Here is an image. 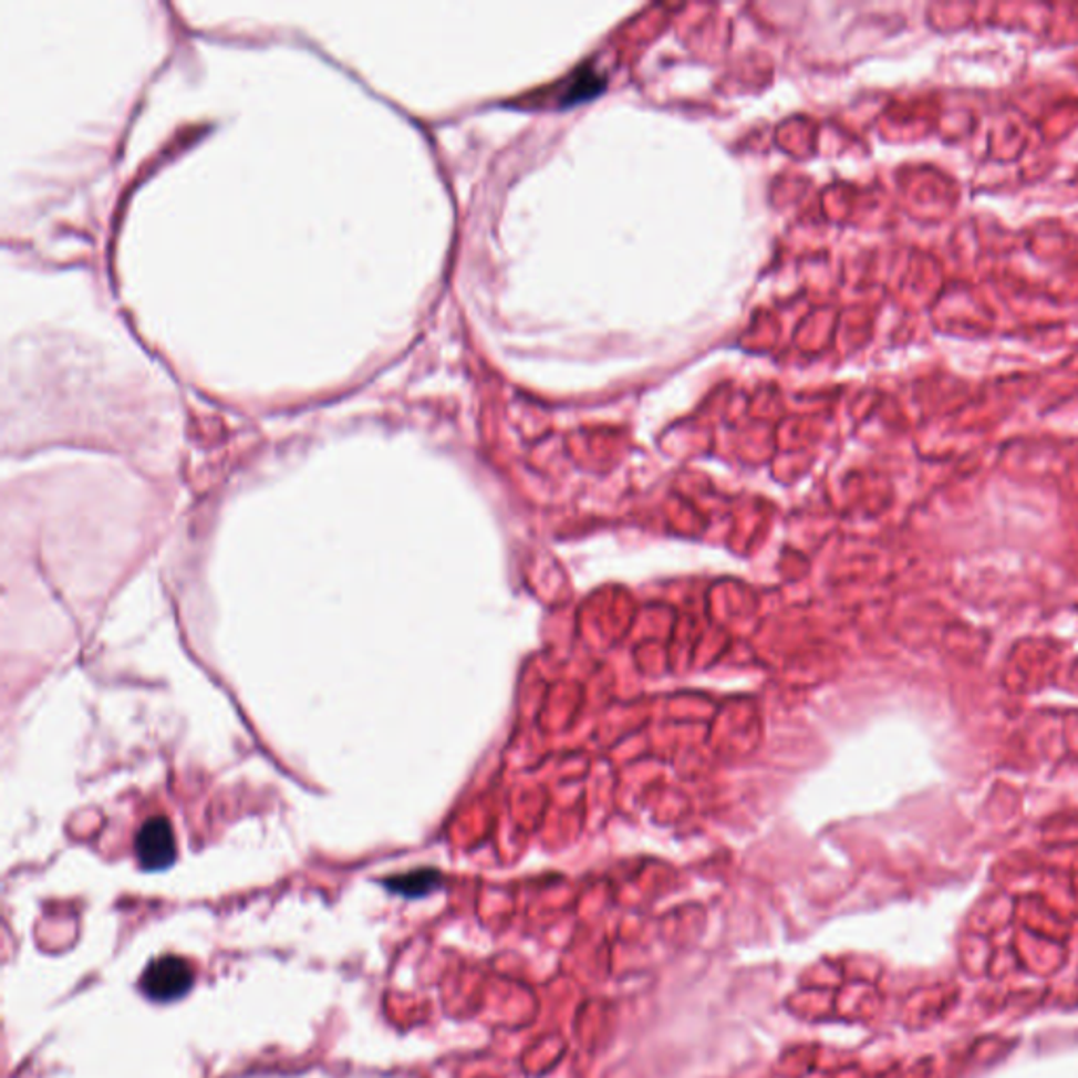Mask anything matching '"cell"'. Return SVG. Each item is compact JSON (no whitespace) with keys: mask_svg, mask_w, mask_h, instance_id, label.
I'll return each instance as SVG.
<instances>
[{"mask_svg":"<svg viewBox=\"0 0 1078 1078\" xmlns=\"http://www.w3.org/2000/svg\"><path fill=\"white\" fill-rule=\"evenodd\" d=\"M195 986V970L179 956H158L142 973L139 991L154 1003H173L184 998Z\"/></svg>","mask_w":1078,"mask_h":1078,"instance_id":"1","label":"cell"},{"mask_svg":"<svg viewBox=\"0 0 1078 1078\" xmlns=\"http://www.w3.org/2000/svg\"><path fill=\"white\" fill-rule=\"evenodd\" d=\"M137 862L148 872H160L173 865L177 858V842L172 823L165 818H151L135 837Z\"/></svg>","mask_w":1078,"mask_h":1078,"instance_id":"2","label":"cell"},{"mask_svg":"<svg viewBox=\"0 0 1078 1078\" xmlns=\"http://www.w3.org/2000/svg\"><path fill=\"white\" fill-rule=\"evenodd\" d=\"M604 83L607 81L597 70L580 68L567 83H562L561 91L557 95V104H559V108H569L571 104L592 100L603 91Z\"/></svg>","mask_w":1078,"mask_h":1078,"instance_id":"3","label":"cell"},{"mask_svg":"<svg viewBox=\"0 0 1078 1078\" xmlns=\"http://www.w3.org/2000/svg\"><path fill=\"white\" fill-rule=\"evenodd\" d=\"M440 883H443L440 872H436L432 868H419V870H413V872H407V874H398V877H392L388 881H384L386 889H390L392 893L403 895V898H411V900L428 895L434 889H438Z\"/></svg>","mask_w":1078,"mask_h":1078,"instance_id":"4","label":"cell"}]
</instances>
